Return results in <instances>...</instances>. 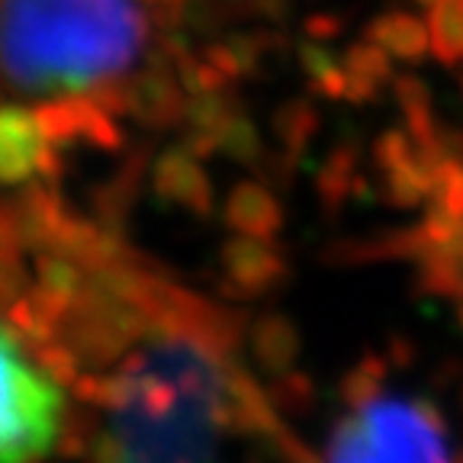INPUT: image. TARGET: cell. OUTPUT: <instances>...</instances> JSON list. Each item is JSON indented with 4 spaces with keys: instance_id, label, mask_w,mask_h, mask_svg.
<instances>
[{
    "instance_id": "8fae6325",
    "label": "cell",
    "mask_w": 463,
    "mask_h": 463,
    "mask_svg": "<svg viewBox=\"0 0 463 463\" xmlns=\"http://www.w3.org/2000/svg\"><path fill=\"white\" fill-rule=\"evenodd\" d=\"M421 283H428L441 297L463 299V239L421 258Z\"/></svg>"
},
{
    "instance_id": "7a4b0ae2",
    "label": "cell",
    "mask_w": 463,
    "mask_h": 463,
    "mask_svg": "<svg viewBox=\"0 0 463 463\" xmlns=\"http://www.w3.org/2000/svg\"><path fill=\"white\" fill-rule=\"evenodd\" d=\"M318 463H463L448 421L421 396L383 390L373 364L345 386V412L328 431Z\"/></svg>"
},
{
    "instance_id": "ba28073f",
    "label": "cell",
    "mask_w": 463,
    "mask_h": 463,
    "mask_svg": "<svg viewBox=\"0 0 463 463\" xmlns=\"http://www.w3.org/2000/svg\"><path fill=\"white\" fill-rule=\"evenodd\" d=\"M367 39L390 52L396 61H421L431 52L428 20H419V16L405 14V10H392V14L376 16L367 26Z\"/></svg>"
},
{
    "instance_id": "5b68a950",
    "label": "cell",
    "mask_w": 463,
    "mask_h": 463,
    "mask_svg": "<svg viewBox=\"0 0 463 463\" xmlns=\"http://www.w3.org/2000/svg\"><path fill=\"white\" fill-rule=\"evenodd\" d=\"M152 184L155 194L161 200L174 203L187 213H210L216 206V190L206 167L200 161V152L194 148H171L155 161L152 171Z\"/></svg>"
},
{
    "instance_id": "6da1fadb",
    "label": "cell",
    "mask_w": 463,
    "mask_h": 463,
    "mask_svg": "<svg viewBox=\"0 0 463 463\" xmlns=\"http://www.w3.org/2000/svg\"><path fill=\"white\" fill-rule=\"evenodd\" d=\"M148 36L145 0H0V103L36 113L129 103Z\"/></svg>"
},
{
    "instance_id": "7c38bea8",
    "label": "cell",
    "mask_w": 463,
    "mask_h": 463,
    "mask_svg": "<svg viewBox=\"0 0 463 463\" xmlns=\"http://www.w3.org/2000/svg\"><path fill=\"white\" fill-rule=\"evenodd\" d=\"M254 335H258V354L264 357V361H287L289 351H293V345H297L293 328L277 316L264 318Z\"/></svg>"
},
{
    "instance_id": "8992f818",
    "label": "cell",
    "mask_w": 463,
    "mask_h": 463,
    "mask_svg": "<svg viewBox=\"0 0 463 463\" xmlns=\"http://www.w3.org/2000/svg\"><path fill=\"white\" fill-rule=\"evenodd\" d=\"M283 277V254L274 239H258V235H232L222 248V280L232 293L254 297L264 293Z\"/></svg>"
},
{
    "instance_id": "2e32d148",
    "label": "cell",
    "mask_w": 463,
    "mask_h": 463,
    "mask_svg": "<svg viewBox=\"0 0 463 463\" xmlns=\"http://www.w3.org/2000/svg\"><path fill=\"white\" fill-rule=\"evenodd\" d=\"M338 33V23L332 20V16H316V20H309V36L316 39H328Z\"/></svg>"
},
{
    "instance_id": "4fadbf2b",
    "label": "cell",
    "mask_w": 463,
    "mask_h": 463,
    "mask_svg": "<svg viewBox=\"0 0 463 463\" xmlns=\"http://www.w3.org/2000/svg\"><path fill=\"white\" fill-rule=\"evenodd\" d=\"M415 145H419V142H415L409 129H386L383 136L376 138V145H373L376 167H380L383 174L392 171V167H399L402 161L412 158Z\"/></svg>"
},
{
    "instance_id": "ac0fdd59",
    "label": "cell",
    "mask_w": 463,
    "mask_h": 463,
    "mask_svg": "<svg viewBox=\"0 0 463 463\" xmlns=\"http://www.w3.org/2000/svg\"><path fill=\"white\" fill-rule=\"evenodd\" d=\"M419 4H425V7H431V4H438V0H419Z\"/></svg>"
},
{
    "instance_id": "9c48e42d",
    "label": "cell",
    "mask_w": 463,
    "mask_h": 463,
    "mask_svg": "<svg viewBox=\"0 0 463 463\" xmlns=\"http://www.w3.org/2000/svg\"><path fill=\"white\" fill-rule=\"evenodd\" d=\"M345 65V100L367 103L392 78V55L376 43H357L341 58Z\"/></svg>"
},
{
    "instance_id": "52a82bcc",
    "label": "cell",
    "mask_w": 463,
    "mask_h": 463,
    "mask_svg": "<svg viewBox=\"0 0 463 463\" xmlns=\"http://www.w3.org/2000/svg\"><path fill=\"white\" fill-rule=\"evenodd\" d=\"M222 219L232 235H258V239H274L283 229V206L264 184L241 181L229 190L222 206Z\"/></svg>"
},
{
    "instance_id": "5bb4252c",
    "label": "cell",
    "mask_w": 463,
    "mask_h": 463,
    "mask_svg": "<svg viewBox=\"0 0 463 463\" xmlns=\"http://www.w3.org/2000/svg\"><path fill=\"white\" fill-rule=\"evenodd\" d=\"M316 123L318 119L309 107L293 103V107H287L280 116V138L289 145V148H303V145L312 138V132H316Z\"/></svg>"
},
{
    "instance_id": "e0dca14e",
    "label": "cell",
    "mask_w": 463,
    "mask_h": 463,
    "mask_svg": "<svg viewBox=\"0 0 463 463\" xmlns=\"http://www.w3.org/2000/svg\"><path fill=\"white\" fill-rule=\"evenodd\" d=\"M457 318H460V326H463V299H460V312H457Z\"/></svg>"
},
{
    "instance_id": "9a60e30c",
    "label": "cell",
    "mask_w": 463,
    "mask_h": 463,
    "mask_svg": "<svg viewBox=\"0 0 463 463\" xmlns=\"http://www.w3.org/2000/svg\"><path fill=\"white\" fill-rule=\"evenodd\" d=\"M351 181H354V167H351V158H347V155H335V158L322 167V174H318V187H322V194L335 203L345 200Z\"/></svg>"
},
{
    "instance_id": "277c9868",
    "label": "cell",
    "mask_w": 463,
    "mask_h": 463,
    "mask_svg": "<svg viewBox=\"0 0 463 463\" xmlns=\"http://www.w3.org/2000/svg\"><path fill=\"white\" fill-rule=\"evenodd\" d=\"M55 138L29 107L0 103V187H20L52 171Z\"/></svg>"
},
{
    "instance_id": "d6986e66",
    "label": "cell",
    "mask_w": 463,
    "mask_h": 463,
    "mask_svg": "<svg viewBox=\"0 0 463 463\" xmlns=\"http://www.w3.org/2000/svg\"><path fill=\"white\" fill-rule=\"evenodd\" d=\"M460 90H463V78H460Z\"/></svg>"
},
{
    "instance_id": "30bf717a",
    "label": "cell",
    "mask_w": 463,
    "mask_h": 463,
    "mask_svg": "<svg viewBox=\"0 0 463 463\" xmlns=\"http://www.w3.org/2000/svg\"><path fill=\"white\" fill-rule=\"evenodd\" d=\"M431 52L444 65L463 61V0H438L428 7Z\"/></svg>"
},
{
    "instance_id": "3957f363",
    "label": "cell",
    "mask_w": 463,
    "mask_h": 463,
    "mask_svg": "<svg viewBox=\"0 0 463 463\" xmlns=\"http://www.w3.org/2000/svg\"><path fill=\"white\" fill-rule=\"evenodd\" d=\"M74 386L29 332L0 316V463H45L74 434Z\"/></svg>"
}]
</instances>
